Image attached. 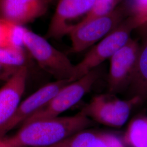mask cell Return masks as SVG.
I'll list each match as a JSON object with an SVG mask.
<instances>
[{"mask_svg":"<svg viewBox=\"0 0 147 147\" xmlns=\"http://www.w3.org/2000/svg\"><path fill=\"white\" fill-rule=\"evenodd\" d=\"M24 47L38 65L57 81H70L75 65L64 53L53 47L47 39L27 30Z\"/></svg>","mask_w":147,"mask_h":147,"instance_id":"5","label":"cell"},{"mask_svg":"<svg viewBox=\"0 0 147 147\" xmlns=\"http://www.w3.org/2000/svg\"><path fill=\"white\" fill-rule=\"evenodd\" d=\"M146 22L135 15H130L110 33L92 47L84 58L75 65L70 82L81 78L110 58L130 38L132 32Z\"/></svg>","mask_w":147,"mask_h":147,"instance_id":"2","label":"cell"},{"mask_svg":"<svg viewBox=\"0 0 147 147\" xmlns=\"http://www.w3.org/2000/svg\"><path fill=\"white\" fill-rule=\"evenodd\" d=\"M118 4L116 0H95L91 9L80 22H86L109 14Z\"/></svg>","mask_w":147,"mask_h":147,"instance_id":"16","label":"cell"},{"mask_svg":"<svg viewBox=\"0 0 147 147\" xmlns=\"http://www.w3.org/2000/svg\"><path fill=\"white\" fill-rule=\"evenodd\" d=\"M0 147H3V146H2V145H1V144H0Z\"/></svg>","mask_w":147,"mask_h":147,"instance_id":"23","label":"cell"},{"mask_svg":"<svg viewBox=\"0 0 147 147\" xmlns=\"http://www.w3.org/2000/svg\"><path fill=\"white\" fill-rule=\"evenodd\" d=\"M95 0H58L46 33V39H59L67 35L71 22L87 14Z\"/></svg>","mask_w":147,"mask_h":147,"instance_id":"9","label":"cell"},{"mask_svg":"<svg viewBox=\"0 0 147 147\" xmlns=\"http://www.w3.org/2000/svg\"><path fill=\"white\" fill-rule=\"evenodd\" d=\"M123 141L129 147H147V117L138 116L132 119Z\"/></svg>","mask_w":147,"mask_h":147,"instance_id":"14","label":"cell"},{"mask_svg":"<svg viewBox=\"0 0 147 147\" xmlns=\"http://www.w3.org/2000/svg\"><path fill=\"white\" fill-rule=\"evenodd\" d=\"M139 48L140 44L130 38L110 58V65L108 75L109 93L115 94L129 86Z\"/></svg>","mask_w":147,"mask_h":147,"instance_id":"7","label":"cell"},{"mask_svg":"<svg viewBox=\"0 0 147 147\" xmlns=\"http://www.w3.org/2000/svg\"><path fill=\"white\" fill-rule=\"evenodd\" d=\"M27 54L24 47H0V64L6 67L18 69L26 65Z\"/></svg>","mask_w":147,"mask_h":147,"instance_id":"15","label":"cell"},{"mask_svg":"<svg viewBox=\"0 0 147 147\" xmlns=\"http://www.w3.org/2000/svg\"><path fill=\"white\" fill-rule=\"evenodd\" d=\"M18 69L6 67L0 64V80L7 81Z\"/></svg>","mask_w":147,"mask_h":147,"instance_id":"20","label":"cell"},{"mask_svg":"<svg viewBox=\"0 0 147 147\" xmlns=\"http://www.w3.org/2000/svg\"><path fill=\"white\" fill-rule=\"evenodd\" d=\"M93 121L81 111L74 116L32 121L9 137L0 138L5 147H51L87 129Z\"/></svg>","mask_w":147,"mask_h":147,"instance_id":"1","label":"cell"},{"mask_svg":"<svg viewBox=\"0 0 147 147\" xmlns=\"http://www.w3.org/2000/svg\"><path fill=\"white\" fill-rule=\"evenodd\" d=\"M101 74V70L99 66L78 80L66 84L47 104L29 117L21 125L34 121L57 117L68 110L92 89L100 78Z\"/></svg>","mask_w":147,"mask_h":147,"instance_id":"4","label":"cell"},{"mask_svg":"<svg viewBox=\"0 0 147 147\" xmlns=\"http://www.w3.org/2000/svg\"><path fill=\"white\" fill-rule=\"evenodd\" d=\"M141 101L137 96L121 100L114 94L99 95L93 97L81 111L93 121L112 127H121L128 120L134 106Z\"/></svg>","mask_w":147,"mask_h":147,"instance_id":"6","label":"cell"},{"mask_svg":"<svg viewBox=\"0 0 147 147\" xmlns=\"http://www.w3.org/2000/svg\"><path fill=\"white\" fill-rule=\"evenodd\" d=\"M121 1V0H116V1L117 2V3H118Z\"/></svg>","mask_w":147,"mask_h":147,"instance_id":"22","label":"cell"},{"mask_svg":"<svg viewBox=\"0 0 147 147\" xmlns=\"http://www.w3.org/2000/svg\"><path fill=\"white\" fill-rule=\"evenodd\" d=\"M127 5L131 15L137 16L147 22V0H130Z\"/></svg>","mask_w":147,"mask_h":147,"instance_id":"18","label":"cell"},{"mask_svg":"<svg viewBox=\"0 0 147 147\" xmlns=\"http://www.w3.org/2000/svg\"><path fill=\"white\" fill-rule=\"evenodd\" d=\"M51 147H125L123 141L107 132L85 129Z\"/></svg>","mask_w":147,"mask_h":147,"instance_id":"12","label":"cell"},{"mask_svg":"<svg viewBox=\"0 0 147 147\" xmlns=\"http://www.w3.org/2000/svg\"><path fill=\"white\" fill-rule=\"evenodd\" d=\"M27 28L22 25L11 24L9 36V45L15 47H24V36Z\"/></svg>","mask_w":147,"mask_h":147,"instance_id":"17","label":"cell"},{"mask_svg":"<svg viewBox=\"0 0 147 147\" xmlns=\"http://www.w3.org/2000/svg\"><path fill=\"white\" fill-rule=\"evenodd\" d=\"M58 0H49L50 4H56Z\"/></svg>","mask_w":147,"mask_h":147,"instance_id":"21","label":"cell"},{"mask_svg":"<svg viewBox=\"0 0 147 147\" xmlns=\"http://www.w3.org/2000/svg\"><path fill=\"white\" fill-rule=\"evenodd\" d=\"M127 4L119 5L109 14L86 22H79L69 30L71 51L82 52L115 30L130 16Z\"/></svg>","mask_w":147,"mask_h":147,"instance_id":"3","label":"cell"},{"mask_svg":"<svg viewBox=\"0 0 147 147\" xmlns=\"http://www.w3.org/2000/svg\"><path fill=\"white\" fill-rule=\"evenodd\" d=\"M28 67L16 70L0 88V127L5 124L20 103L26 88Z\"/></svg>","mask_w":147,"mask_h":147,"instance_id":"11","label":"cell"},{"mask_svg":"<svg viewBox=\"0 0 147 147\" xmlns=\"http://www.w3.org/2000/svg\"><path fill=\"white\" fill-rule=\"evenodd\" d=\"M49 0H0V18L22 25L45 14Z\"/></svg>","mask_w":147,"mask_h":147,"instance_id":"10","label":"cell"},{"mask_svg":"<svg viewBox=\"0 0 147 147\" xmlns=\"http://www.w3.org/2000/svg\"><path fill=\"white\" fill-rule=\"evenodd\" d=\"M69 83L70 82L68 80H56L41 87L20 102L10 119L0 127V138L16 126L22 124L47 104L60 89Z\"/></svg>","mask_w":147,"mask_h":147,"instance_id":"8","label":"cell"},{"mask_svg":"<svg viewBox=\"0 0 147 147\" xmlns=\"http://www.w3.org/2000/svg\"><path fill=\"white\" fill-rule=\"evenodd\" d=\"M12 22L0 18V47L9 45V36Z\"/></svg>","mask_w":147,"mask_h":147,"instance_id":"19","label":"cell"},{"mask_svg":"<svg viewBox=\"0 0 147 147\" xmlns=\"http://www.w3.org/2000/svg\"><path fill=\"white\" fill-rule=\"evenodd\" d=\"M143 26L142 43L140 44L134 73L129 86L133 96L139 98L142 101L147 99V22Z\"/></svg>","mask_w":147,"mask_h":147,"instance_id":"13","label":"cell"}]
</instances>
